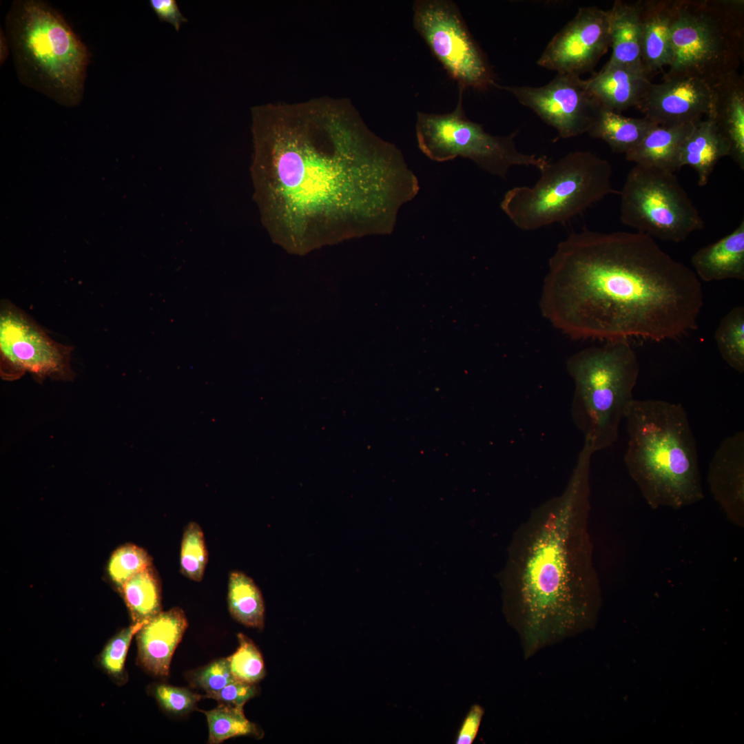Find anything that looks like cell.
Listing matches in <instances>:
<instances>
[{"label": "cell", "mask_w": 744, "mask_h": 744, "mask_svg": "<svg viewBox=\"0 0 744 744\" xmlns=\"http://www.w3.org/2000/svg\"><path fill=\"white\" fill-rule=\"evenodd\" d=\"M236 680L227 658L216 660L200 671L194 678V683L206 693L217 692Z\"/></svg>", "instance_id": "35"}, {"label": "cell", "mask_w": 744, "mask_h": 744, "mask_svg": "<svg viewBox=\"0 0 744 744\" xmlns=\"http://www.w3.org/2000/svg\"><path fill=\"white\" fill-rule=\"evenodd\" d=\"M624 419V462L647 504L680 509L702 500L696 442L682 404L634 399Z\"/></svg>", "instance_id": "4"}, {"label": "cell", "mask_w": 744, "mask_h": 744, "mask_svg": "<svg viewBox=\"0 0 744 744\" xmlns=\"http://www.w3.org/2000/svg\"><path fill=\"white\" fill-rule=\"evenodd\" d=\"M10 53L9 43L5 31H0V63L3 64Z\"/></svg>", "instance_id": "39"}, {"label": "cell", "mask_w": 744, "mask_h": 744, "mask_svg": "<svg viewBox=\"0 0 744 744\" xmlns=\"http://www.w3.org/2000/svg\"><path fill=\"white\" fill-rule=\"evenodd\" d=\"M152 566V559L142 548L126 544L112 554L107 572L112 581L121 590L132 577Z\"/></svg>", "instance_id": "31"}, {"label": "cell", "mask_w": 744, "mask_h": 744, "mask_svg": "<svg viewBox=\"0 0 744 744\" xmlns=\"http://www.w3.org/2000/svg\"><path fill=\"white\" fill-rule=\"evenodd\" d=\"M4 31L23 85L60 105L81 104L90 54L58 10L42 0H15Z\"/></svg>", "instance_id": "5"}, {"label": "cell", "mask_w": 744, "mask_h": 744, "mask_svg": "<svg viewBox=\"0 0 744 744\" xmlns=\"http://www.w3.org/2000/svg\"><path fill=\"white\" fill-rule=\"evenodd\" d=\"M608 14L612 53L607 63L644 73L641 61L640 1L634 3L614 1Z\"/></svg>", "instance_id": "22"}, {"label": "cell", "mask_w": 744, "mask_h": 744, "mask_svg": "<svg viewBox=\"0 0 744 744\" xmlns=\"http://www.w3.org/2000/svg\"><path fill=\"white\" fill-rule=\"evenodd\" d=\"M655 125L644 117H628L601 107L588 133L605 141L613 152L626 154Z\"/></svg>", "instance_id": "25"}, {"label": "cell", "mask_w": 744, "mask_h": 744, "mask_svg": "<svg viewBox=\"0 0 744 744\" xmlns=\"http://www.w3.org/2000/svg\"><path fill=\"white\" fill-rule=\"evenodd\" d=\"M671 57L663 80L716 84L738 72L744 54V1L676 0Z\"/></svg>", "instance_id": "7"}, {"label": "cell", "mask_w": 744, "mask_h": 744, "mask_svg": "<svg viewBox=\"0 0 744 744\" xmlns=\"http://www.w3.org/2000/svg\"><path fill=\"white\" fill-rule=\"evenodd\" d=\"M712 114L730 146L729 156L744 169V81L734 73L714 84Z\"/></svg>", "instance_id": "20"}, {"label": "cell", "mask_w": 744, "mask_h": 744, "mask_svg": "<svg viewBox=\"0 0 744 744\" xmlns=\"http://www.w3.org/2000/svg\"><path fill=\"white\" fill-rule=\"evenodd\" d=\"M714 339L722 358L734 370L744 372V308L737 306L723 316Z\"/></svg>", "instance_id": "28"}, {"label": "cell", "mask_w": 744, "mask_h": 744, "mask_svg": "<svg viewBox=\"0 0 744 744\" xmlns=\"http://www.w3.org/2000/svg\"><path fill=\"white\" fill-rule=\"evenodd\" d=\"M484 714V708L475 704L471 706L458 730L455 743L471 744L475 739Z\"/></svg>", "instance_id": "37"}, {"label": "cell", "mask_w": 744, "mask_h": 744, "mask_svg": "<svg viewBox=\"0 0 744 744\" xmlns=\"http://www.w3.org/2000/svg\"><path fill=\"white\" fill-rule=\"evenodd\" d=\"M121 591L134 623L147 622L161 612V584L152 566L132 577Z\"/></svg>", "instance_id": "27"}, {"label": "cell", "mask_w": 744, "mask_h": 744, "mask_svg": "<svg viewBox=\"0 0 744 744\" xmlns=\"http://www.w3.org/2000/svg\"><path fill=\"white\" fill-rule=\"evenodd\" d=\"M730 146L710 118L694 124L680 151L679 167H692L696 173L698 185L705 186L718 161L729 156Z\"/></svg>", "instance_id": "23"}, {"label": "cell", "mask_w": 744, "mask_h": 744, "mask_svg": "<svg viewBox=\"0 0 744 744\" xmlns=\"http://www.w3.org/2000/svg\"><path fill=\"white\" fill-rule=\"evenodd\" d=\"M155 694L162 707L174 714H184L191 711L203 697L186 688L167 685H158L156 688Z\"/></svg>", "instance_id": "34"}, {"label": "cell", "mask_w": 744, "mask_h": 744, "mask_svg": "<svg viewBox=\"0 0 744 744\" xmlns=\"http://www.w3.org/2000/svg\"><path fill=\"white\" fill-rule=\"evenodd\" d=\"M464 89L459 88L455 109L445 114L417 113V146L428 158L445 162L460 156L481 169L505 178L513 166L534 167L539 171L550 162L546 156L525 154L515 143L518 131L508 136L486 132L483 125L468 118L463 108Z\"/></svg>", "instance_id": "9"}, {"label": "cell", "mask_w": 744, "mask_h": 744, "mask_svg": "<svg viewBox=\"0 0 744 744\" xmlns=\"http://www.w3.org/2000/svg\"><path fill=\"white\" fill-rule=\"evenodd\" d=\"M540 172L534 185L509 189L500 204L521 230L566 222L606 196L619 194L612 185L610 163L589 151L570 152Z\"/></svg>", "instance_id": "8"}, {"label": "cell", "mask_w": 744, "mask_h": 744, "mask_svg": "<svg viewBox=\"0 0 744 744\" xmlns=\"http://www.w3.org/2000/svg\"><path fill=\"white\" fill-rule=\"evenodd\" d=\"M72 347L52 339L27 313L8 300L0 309V373L15 380L26 373L37 378L68 380Z\"/></svg>", "instance_id": "12"}, {"label": "cell", "mask_w": 744, "mask_h": 744, "mask_svg": "<svg viewBox=\"0 0 744 744\" xmlns=\"http://www.w3.org/2000/svg\"><path fill=\"white\" fill-rule=\"evenodd\" d=\"M539 307L575 340H677L697 328L701 283L650 236L587 229L561 241L548 261Z\"/></svg>", "instance_id": "2"}, {"label": "cell", "mask_w": 744, "mask_h": 744, "mask_svg": "<svg viewBox=\"0 0 744 744\" xmlns=\"http://www.w3.org/2000/svg\"><path fill=\"white\" fill-rule=\"evenodd\" d=\"M694 124L654 125L641 141L625 154L626 160L675 173L680 169L681 146Z\"/></svg>", "instance_id": "24"}, {"label": "cell", "mask_w": 744, "mask_h": 744, "mask_svg": "<svg viewBox=\"0 0 744 744\" xmlns=\"http://www.w3.org/2000/svg\"><path fill=\"white\" fill-rule=\"evenodd\" d=\"M698 278L704 282L744 280V221L728 235L696 251L691 258Z\"/></svg>", "instance_id": "21"}, {"label": "cell", "mask_w": 744, "mask_h": 744, "mask_svg": "<svg viewBox=\"0 0 744 744\" xmlns=\"http://www.w3.org/2000/svg\"><path fill=\"white\" fill-rule=\"evenodd\" d=\"M713 497L734 525L744 524V431L726 437L716 450L707 471Z\"/></svg>", "instance_id": "16"}, {"label": "cell", "mask_w": 744, "mask_h": 744, "mask_svg": "<svg viewBox=\"0 0 744 744\" xmlns=\"http://www.w3.org/2000/svg\"><path fill=\"white\" fill-rule=\"evenodd\" d=\"M180 571L187 578L200 581L208 561V552L203 532L192 521L183 533L180 548Z\"/></svg>", "instance_id": "30"}, {"label": "cell", "mask_w": 744, "mask_h": 744, "mask_svg": "<svg viewBox=\"0 0 744 744\" xmlns=\"http://www.w3.org/2000/svg\"><path fill=\"white\" fill-rule=\"evenodd\" d=\"M585 80L588 90L601 107L618 113L637 107L652 83L642 72L608 63Z\"/></svg>", "instance_id": "19"}, {"label": "cell", "mask_w": 744, "mask_h": 744, "mask_svg": "<svg viewBox=\"0 0 744 744\" xmlns=\"http://www.w3.org/2000/svg\"><path fill=\"white\" fill-rule=\"evenodd\" d=\"M251 116L254 198L263 225L289 251L390 234L420 190L402 151L347 99L268 103Z\"/></svg>", "instance_id": "1"}, {"label": "cell", "mask_w": 744, "mask_h": 744, "mask_svg": "<svg viewBox=\"0 0 744 744\" xmlns=\"http://www.w3.org/2000/svg\"><path fill=\"white\" fill-rule=\"evenodd\" d=\"M257 693L254 684L239 680H234L221 690L211 693H206V698L213 699L220 703L243 706Z\"/></svg>", "instance_id": "36"}, {"label": "cell", "mask_w": 744, "mask_h": 744, "mask_svg": "<svg viewBox=\"0 0 744 744\" xmlns=\"http://www.w3.org/2000/svg\"><path fill=\"white\" fill-rule=\"evenodd\" d=\"M609 48L608 10L583 7L553 37L537 63L557 74L581 76L595 68Z\"/></svg>", "instance_id": "14"}, {"label": "cell", "mask_w": 744, "mask_h": 744, "mask_svg": "<svg viewBox=\"0 0 744 744\" xmlns=\"http://www.w3.org/2000/svg\"><path fill=\"white\" fill-rule=\"evenodd\" d=\"M623 225L662 240L680 242L704 221L674 173L635 164L620 192Z\"/></svg>", "instance_id": "10"}, {"label": "cell", "mask_w": 744, "mask_h": 744, "mask_svg": "<svg viewBox=\"0 0 744 744\" xmlns=\"http://www.w3.org/2000/svg\"><path fill=\"white\" fill-rule=\"evenodd\" d=\"M203 712L209 726V743L218 744L240 736H259L256 725L245 717L243 706L220 703Z\"/></svg>", "instance_id": "29"}, {"label": "cell", "mask_w": 744, "mask_h": 744, "mask_svg": "<svg viewBox=\"0 0 744 744\" xmlns=\"http://www.w3.org/2000/svg\"><path fill=\"white\" fill-rule=\"evenodd\" d=\"M413 25L459 88L483 91L497 85L484 52L454 1H415Z\"/></svg>", "instance_id": "11"}, {"label": "cell", "mask_w": 744, "mask_h": 744, "mask_svg": "<svg viewBox=\"0 0 744 744\" xmlns=\"http://www.w3.org/2000/svg\"><path fill=\"white\" fill-rule=\"evenodd\" d=\"M147 622L134 623L122 630L109 642L101 656V664L109 672L118 674L123 671L132 637Z\"/></svg>", "instance_id": "33"}, {"label": "cell", "mask_w": 744, "mask_h": 744, "mask_svg": "<svg viewBox=\"0 0 744 744\" xmlns=\"http://www.w3.org/2000/svg\"><path fill=\"white\" fill-rule=\"evenodd\" d=\"M566 366L575 386L571 416L584 442L595 453L610 446L619 437L639 374L631 344L617 340L585 348L570 355Z\"/></svg>", "instance_id": "6"}, {"label": "cell", "mask_w": 744, "mask_h": 744, "mask_svg": "<svg viewBox=\"0 0 744 744\" xmlns=\"http://www.w3.org/2000/svg\"><path fill=\"white\" fill-rule=\"evenodd\" d=\"M149 5L161 21L169 23L176 31L187 21L175 0H150Z\"/></svg>", "instance_id": "38"}, {"label": "cell", "mask_w": 744, "mask_h": 744, "mask_svg": "<svg viewBox=\"0 0 744 744\" xmlns=\"http://www.w3.org/2000/svg\"><path fill=\"white\" fill-rule=\"evenodd\" d=\"M591 459L580 451L564 491L534 508L514 538L506 610L525 659L597 619L601 595L588 531Z\"/></svg>", "instance_id": "3"}, {"label": "cell", "mask_w": 744, "mask_h": 744, "mask_svg": "<svg viewBox=\"0 0 744 744\" xmlns=\"http://www.w3.org/2000/svg\"><path fill=\"white\" fill-rule=\"evenodd\" d=\"M187 626L180 608L161 612L145 623L136 633L141 665L154 675L167 676L173 654Z\"/></svg>", "instance_id": "17"}, {"label": "cell", "mask_w": 744, "mask_h": 744, "mask_svg": "<svg viewBox=\"0 0 744 744\" xmlns=\"http://www.w3.org/2000/svg\"><path fill=\"white\" fill-rule=\"evenodd\" d=\"M239 646L227 657L231 673L237 680L255 684L265 675L263 658L251 640L242 633L238 634Z\"/></svg>", "instance_id": "32"}, {"label": "cell", "mask_w": 744, "mask_h": 744, "mask_svg": "<svg viewBox=\"0 0 744 744\" xmlns=\"http://www.w3.org/2000/svg\"><path fill=\"white\" fill-rule=\"evenodd\" d=\"M714 85L696 77L663 80L652 83L636 107L657 125L695 123L712 114Z\"/></svg>", "instance_id": "15"}, {"label": "cell", "mask_w": 744, "mask_h": 744, "mask_svg": "<svg viewBox=\"0 0 744 744\" xmlns=\"http://www.w3.org/2000/svg\"><path fill=\"white\" fill-rule=\"evenodd\" d=\"M228 607L231 615L240 623L262 629L265 623V603L260 590L243 572L232 571L229 577Z\"/></svg>", "instance_id": "26"}, {"label": "cell", "mask_w": 744, "mask_h": 744, "mask_svg": "<svg viewBox=\"0 0 744 744\" xmlns=\"http://www.w3.org/2000/svg\"><path fill=\"white\" fill-rule=\"evenodd\" d=\"M522 105L554 127L560 137L570 138L588 133L601 105L579 76L557 74L539 87L503 86Z\"/></svg>", "instance_id": "13"}, {"label": "cell", "mask_w": 744, "mask_h": 744, "mask_svg": "<svg viewBox=\"0 0 744 744\" xmlns=\"http://www.w3.org/2000/svg\"><path fill=\"white\" fill-rule=\"evenodd\" d=\"M641 61L651 80L670 62V36L676 0H640Z\"/></svg>", "instance_id": "18"}]
</instances>
